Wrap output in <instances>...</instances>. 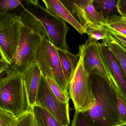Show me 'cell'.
Here are the masks:
<instances>
[{"label": "cell", "instance_id": "6da1fadb", "mask_svg": "<svg viewBox=\"0 0 126 126\" xmlns=\"http://www.w3.org/2000/svg\"><path fill=\"white\" fill-rule=\"evenodd\" d=\"M19 15L22 23L20 36L15 54L9 64L0 65V73L11 71L22 74L36 63V53L42 40L48 38L41 22L23 7Z\"/></svg>", "mask_w": 126, "mask_h": 126}, {"label": "cell", "instance_id": "7a4b0ae2", "mask_svg": "<svg viewBox=\"0 0 126 126\" xmlns=\"http://www.w3.org/2000/svg\"><path fill=\"white\" fill-rule=\"evenodd\" d=\"M95 103L83 113L92 126H116L120 122L117 96L111 84L96 74L90 75Z\"/></svg>", "mask_w": 126, "mask_h": 126}, {"label": "cell", "instance_id": "3957f363", "mask_svg": "<svg viewBox=\"0 0 126 126\" xmlns=\"http://www.w3.org/2000/svg\"><path fill=\"white\" fill-rule=\"evenodd\" d=\"M0 80V109L18 117L31 108L23 80L22 74L4 72Z\"/></svg>", "mask_w": 126, "mask_h": 126}, {"label": "cell", "instance_id": "277c9868", "mask_svg": "<svg viewBox=\"0 0 126 126\" xmlns=\"http://www.w3.org/2000/svg\"><path fill=\"white\" fill-rule=\"evenodd\" d=\"M24 6L23 5V7L41 22L50 42L57 48L68 50L66 36L68 28L66 22L43 7L37 0H27Z\"/></svg>", "mask_w": 126, "mask_h": 126}, {"label": "cell", "instance_id": "5b68a950", "mask_svg": "<svg viewBox=\"0 0 126 126\" xmlns=\"http://www.w3.org/2000/svg\"><path fill=\"white\" fill-rule=\"evenodd\" d=\"M78 54L79 56V61L68 84V91L76 111L84 113L93 107L95 99L92 79L84 68L82 54L79 51Z\"/></svg>", "mask_w": 126, "mask_h": 126}, {"label": "cell", "instance_id": "8992f818", "mask_svg": "<svg viewBox=\"0 0 126 126\" xmlns=\"http://www.w3.org/2000/svg\"><path fill=\"white\" fill-rule=\"evenodd\" d=\"M36 63L41 73L54 81L64 91L69 93L68 85L63 73L58 50L48 38L42 40L36 53Z\"/></svg>", "mask_w": 126, "mask_h": 126}, {"label": "cell", "instance_id": "52a82bcc", "mask_svg": "<svg viewBox=\"0 0 126 126\" xmlns=\"http://www.w3.org/2000/svg\"><path fill=\"white\" fill-rule=\"evenodd\" d=\"M22 23L16 14H0V65L9 64L17 48Z\"/></svg>", "mask_w": 126, "mask_h": 126}, {"label": "cell", "instance_id": "ba28073f", "mask_svg": "<svg viewBox=\"0 0 126 126\" xmlns=\"http://www.w3.org/2000/svg\"><path fill=\"white\" fill-rule=\"evenodd\" d=\"M50 113L62 126L70 124L69 103L62 102L52 92L45 76L42 73L35 105Z\"/></svg>", "mask_w": 126, "mask_h": 126}, {"label": "cell", "instance_id": "9c48e42d", "mask_svg": "<svg viewBox=\"0 0 126 126\" xmlns=\"http://www.w3.org/2000/svg\"><path fill=\"white\" fill-rule=\"evenodd\" d=\"M94 0H60L73 15L81 25L84 28L88 23H93L105 26L107 21L102 14L98 13L94 8Z\"/></svg>", "mask_w": 126, "mask_h": 126}, {"label": "cell", "instance_id": "30bf717a", "mask_svg": "<svg viewBox=\"0 0 126 126\" xmlns=\"http://www.w3.org/2000/svg\"><path fill=\"white\" fill-rule=\"evenodd\" d=\"M98 42L88 39L84 44L79 46V50L83 56L84 68L89 75H98L110 83L101 57Z\"/></svg>", "mask_w": 126, "mask_h": 126}, {"label": "cell", "instance_id": "8fae6325", "mask_svg": "<svg viewBox=\"0 0 126 126\" xmlns=\"http://www.w3.org/2000/svg\"><path fill=\"white\" fill-rule=\"evenodd\" d=\"M97 44L110 81L115 82L126 97V78L119 62L104 42L102 43L98 42Z\"/></svg>", "mask_w": 126, "mask_h": 126}, {"label": "cell", "instance_id": "7c38bea8", "mask_svg": "<svg viewBox=\"0 0 126 126\" xmlns=\"http://www.w3.org/2000/svg\"><path fill=\"white\" fill-rule=\"evenodd\" d=\"M23 80L31 108L35 105L42 73L36 63L30 65L22 74Z\"/></svg>", "mask_w": 126, "mask_h": 126}, {"label": "cell", "instance_id": "4fadbf2b", "mask_svg": "<svg viewBox=\"0 0 126 126\" xmlns=\"http://www.w3.org/2000/svg\"><path fill=\"white\" fill-rule=\"evenodd\" d=\"M46 9L51 14L59 17L75 28L81 34L85 33L84 28L76 19L60 0H43Z\"/></svg>", "mask_w": 126, "mask_h": 126}, {"label": "cell", "instance_id": "5bb4252c", "mask_svg": "<svg viewBox=\"0 0 126 126\" xmlns=\"http://www.w3.org/2000/svg\"><path fill=\"white\" fill-rule=\"evenodd\" d=\"M57 50L63 73L68 85L79 64V56L71 53L68 50L59 48Z\"/></svg>", "mask_w": 126, "mask_h": 126}, {"label": "cell", "instance_id": "9a60e30c", "mask_svg": "<svg viewBox=\"0 0 126 126\" xmlns=\"http://www.w3.org/2000/svg\"><path fill=\"white\" fill-rule=\"evenodd\" d=\"M118 1L116 0H94L93 4L96 11L98 13L102 14L106 20L110 17L115 15L119 16L117 8Z\"/></svg>", "mask_w": 126, "mask_h": 126}, {"label": "cell", "instance_id": "2e32d148", "mask_svg": "<svg viewBox=\"0 0 126 126\" xmlns=\"http://www.w3.org/2000/svg\"><path fill=\"white\" fill-rule=\"evenodd\" d=\"M85 33L88 36V39L98 41L105 40L109 35V30L106 27L97 24L88 23L84 28Z\"/></svg>", "mask_w": 126, "mask_h": 126}, {"label": "cell", "instance_id": "e0dca14e", "mask_svg": "<svg viewBox=\"0 0 126 126\" xmlns=\"http://www.w3.org/2000/svg\"><path fill=\"white\" fill-rule=\"evenodd\" d=\"M33 109L35 117L41 126H62L56 119L44 108L34 105Z\"/></svg>", "mask_w": 126, "mask_h": 126}, {"label": "cell", "instance_id": "ac0fdd59", "mask_svg": "<svg viewBox=\"0 0 126 126\" xmlns=\"http://www.w3.org/2000/svg\"><path fill=\"white\" fill-rule=\"evenodd\" d=\"M103 41L115 56L126 78V53L109 36Z\"/></svg>", "mask_w": 126, "mask_h": 126}, {"label": "cell", "instance_id": "d6986e66", "mask_svg": "<svg viewBox=\"0 0 126 126\" xmlns=\"http://www.w3.org/2000/svg\"><path fill=\"white\" fill-rule=\"evenodd\" d=\"M110 82L116 93L120 122L121 123H125L126 122V97L115 82L110 80Z\"/></svg>", "mask_w": 126, "mask_h": 126}, {"label": "cell", "instance_id": "ffe728a7", "mask_svg": "<svg viewBox=\"0 0 126 126\" xmlns=\"http://www.w3.org/2000/svg\"><path fill=\"white\" fill-rule=\"evenodd\" d=\"M106 21L107 24L105 27L126 36V21L123 17L115 15L108 17Z\"/></svg>", "mask_w": 126, "mask_h": 126}, {"label": "cell", "instance_id": "44dd1931", "mask_svg": "<svg viewBox=\"0 0 126 126\" xmlns=\"http://www.w3.org/2000/svg\"><path fill=\"white\" fill-rule=\"evenodd\" d=\"M48 83L54 94L64 103H69L70 97L69 94L64 91L54 81L50 78L45 77Z\"/></svg>", "mask_w": 126, "mask_h": 126}, {"label": "cell", "instance_id": "7402d4cb", "mask_svg": "<svg viewBox=\"0 0 126 126\" xmlns=\"http://www.w3.org/2000/svg\"><path fill=\"white\" fill-rule=\"evenodd\" d=\"M22 6L21 1L18 0H0V14L8 13L10 10Z\"/></svg>", "mask_w": 126, "mask_h": 126}, {"label": "cell", "instance_id": "603a6c76", "mask_svg": "<svg viewBox=\"0 0 126 126\" xmlns=\"http://www.w3.org/2000/svg\"><path fill=\"white\" fill-rule=\"evenodd\" d=\"M17 118L10 112L0 109V126H12Z\"/></svg>", "mask_w": 126, "mask_h": 126}, {"label": "cell", "instance_id": "cb8c5ba5", "mask_svg": "<svg viewBox=\"0 0 126 126\" xmlns=\"http://www.w3.org/2000/svg\"><path fill=\"white\" fill-rule=\"evenodd\" d=\"M71 126H92L83 113L75 111Z\"/></svg>", "mask_w": 126, "mask_h": 126}, {"label": "cell", "instance_id": "d4e9b609", "mask_svg": "<svg viewBox=\"0 0 126 126\" xmlns=\"http://www.w3.org/2000/svg\"><path fill=\"white\" fill-rule=\"evenodd\" d=\"M109 30V36L126 53V36L122 34Z\"/></svg>", "mask_w": 126, "mask_h": 126}, {"label": "cell", "instance_id": "484cf974", "mask_svg": "<svg viewBox=\"0 0 126 126\" xmlns=\"http://www.w3.org/2000/svg\"><path fill=\"white\" fill-rule=\"evenodd\" d=\"M117 8L119 16L126 17V0H118Z\"/></svg>", "mask_w": 126, "mask_h": 126}, {"label": "cell", "instance_id": "4316f807", "mask_svg": "<svg viewBox=\"0 0 126 126\" xmlns=\"http://www.w3.org/2000/svg\"><path fill=\"white\" fill-rule=\"evenodd\" d=\"M116 126H126V122L124 123H121L118 125H116Z\"/></svg>", "mask_w": 126, "mask_h": 126}, {"label": "cell", "instance_id": "83f0119b", "mask_svg": "<svg viewBox=\"0 0 126 126\" xmlns=\"http://www.w3.org/2000/svg\"><path fill=\"white\" fill-rule=\"evenodd\" d=\"M123 18H124V19L126 21V17H123Z\"/></svg>", "mask_w": 126, "mask_h": 126}]
</instances>
